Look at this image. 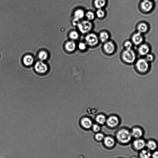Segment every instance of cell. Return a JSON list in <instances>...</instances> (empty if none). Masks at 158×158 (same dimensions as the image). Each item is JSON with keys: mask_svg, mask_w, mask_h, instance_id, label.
I'll return each instance as SVG.
<instances>
[{"mask_svg": "<svg viewBox=\"0 0 158 158\" xmlns=\"http://www.w3.org/2000/svg\"><path fill=\"white\" fill-rule=\"evenodd\" d=\"M86 45L85 43L83 42H81L79 45V49L82 51H84L86 49Z\"/></svg>", "mask_w": 158, "mask_h": 158, "instance_id": "obj_32", "label": "cell"}, {"mask_svg": "<svg viewBox=\"0 0 158 158\" xmlns=\"http://www.w3.org/2000/svg\"><path fill=\"white\" fill-rule=\"evenodd\" d=\"M34 59L33 57L30 55H27L25 56L23 59L24 64L27 66H29L32 65L33 63Z\"/></svg>", "mask_w": 158, "mask_h": 158, "instance_id": "obj_20", "label": "cell"}, {"mask_svg": "<svg viewBox=\"0 0 158 158\" xmlns=\"http://www.w3.org/2000/svg\"><path fill=\"white\" fill-rule=\"evenodd\" d=\"M38 57L40 60H45L47 58L48 55L47 53L45 51H42L39 52Z\"/></svg>", "mask_w": 158, "mask_h": 158, "instance_id": "obj_25", "label": "cell"}, {"mask_svg": "<svg viewBox=\"0 0 158 158\" xmlns=\"http://www.w3.org/2000/svg\"><path fill=\"white\" fill-rule=\"evenodd\" d=\"M145 59L148 62H152L154 59V57L153 55L148 54L146 55Z\"/></svg>", "mask_w": 158, "mask_h": 158, "instance_id": "obj_29", "label": "cell"}, {"mask_svg": "<svg viewBox=\"0 0 158 158\" xmlns=\"http://www.w3.org/2000/svg\"><path fill=\"white\" fill-rule=\"evenodd\" d=\"M104 51L108 54H111L115 51V47L113 42L109 41L107 42L103 46Z\"/></svg>", "mask_w": 158, "mask_h": 158, "instance_id": "obj_9", "label": "cell"}, {"mask_svg": "<svg viewBox=\"0 0 158 158\" xmlns=\"http://www.w3.org/2000/svg\"><path fill=\"white\" fill-rule=\"evenodd\" d=\"M86 16L89 20H93L95 17L94 14L91 11H89L86 14Z\"/></svg>", "mask_w": 158, "mask_h": 158, "instance_id": "obj_31", "label": "cell"}, {"mask_svg": "<svg viewBox=\"0 0 158 158\" xmlns=\"http://www.w3.org/2000/svg\"><path fill=\"white\" fill-rule=\"evenodd\" d=\"M152 154L148 149H142L140 151L139 156L142 158H149L151 157Z\"/></svg>", "mask_w": 158, "mask_h": 158, "instance_id": "obj_18", "label": "cell"}, {"mask_svg": "<svg viewBox=\"0 0 158 158\" xmlns=\"http://www.w3.org/2000/svg\"><path fill=\"white\" fill-rule=\"evenodd\" d=\"M132 39L133 43L137 45L141 44L143 41V38L141 33L139 32L134 34Z\"/></svg>", "mask_w": 158, "mask_h": 158, "instance_id": "obj_12", "label": "cell"}, {"mask_svg": "<svg viewBox=\"0 0 158 158\" xmlns=\"http://www.w3.org/2000/svg\"><path fill=\"white\" fill-rule=\"evenodd\" d=\"M141 8L145 12L151 11L153 7L152 3L149 0H144L141 3Z\"/></svg>", "mask_w": 158, "mask_h": 158, "instance_id": "obj_10", "label": "cell"}, {"mask_svg": "<svg viewBox=\"0 0 158 158\" xmlns=\"http://www.w3.org/2000/svg\"><path fill=\"white\" fill-rule=\"evenodd\" d=\"M65 47L67 51L69 52H72L75 50L76 45L74 41H69L65 44Z\"/></svg>", "mask_w": 158, "mask_h": 158, "instance_id": "obj_16", "label": "cell"}, {"mask_svg": "<svg viewBox=\"0 0 158 158\" xmlns=\"http://www.w3.org/2000/svg\"><path fill=\"white\" fill-rule=\"evenodd\" d=\"M84 11L82 10H77L75 13V20H79L82 18L84 16Z\"/></svg>", "mask_w": 158, "mask_h": 158, "instance_id": "obj_21", "label": "cell"}, {"mask_svg": "<svg viewBox=\"0 0 158 158\" xmlns=\"http://www.w3.org/2000/svg\"><path fill=\"white\" fill-rule=\"evenodd\" d=\"M92 129L94 132H97L100 130V127L97 124H94L92 126Z\"/></svg>", "mask_w": 158, "mask_h": 158, "instance_id": "obj_33", "label": "cell"}, {"mask_svg": "<svg viewBox=\"0 0 158 158\" xmlns=\"http://www.w3.org/2000/svg\"><path fill=\"white\" fill-rule=\"evenodd\" d=\"M119 122L118 118L115 116H111L109 117L107 121V123L108 125L114 128L116 127L119 124Z\"/></svg>", "mask_w": 158, "mask_h": 158, "instance_id": "obj_11", "label": "cell"}, {"mask_svg": "<svg viewBox=\"0 0 158 158\" xmlns=\"http://www.w3.org/2000/svg\"><path fill=\"white\" fill-rule=\"evenodd\" d=\"M82 126L85 128L89 129L92 126V122L90 119L88 118H83L81 121Z\"/></svg>", "mask_w": 158, "mask_h": 158, "instance_id": "obj_15", "label": "cell"}, {"mask_svg": "<svg viewBox=\"0 0 158 158\" xmlns=\"http://www.w3.org/2000/svg\"><path fill=\"white\" fill-rule=\"evenodd\" d=\"M106 3L105 0H95V6L99 9H101L105 6Z\"/></svg>", "mask_w": 158, "mask_h": 158, "instance_id": "obj_22", "label": "cell"}, {"mask_svg": "<svg viewBox=\"0 0 158 158\" xmlns=\"http://www.w3.org/2000/svg\"><path fill=\"white\" fill-rule=\"evenodd\" d=\"M109 34L106 32H103L100 34L99 39L102 42H106L109 39Z\"/></svg>", "mask_w": 158, "mask_h": 158, "instance_id": "obj_23", "label": "cell"}, {"mask_svg": "<svg viewBox=\"0 0 158 158\" xmlns=\"http://www.w3.org/2000/svg\"><path fill=\"white\" fill-rule=\"evenodd\" d=\"M104 141L106 146L109 148L113 147L115 143L113 139L109 137H105Z\"/></svg>", "mask_w": 158, "mask_h": 158, "instance_id": "obj_17", "label": "cell"}, {"mask_svg": "<svg viewBox=\"0 0 158 158\" xmlns=\"http://www.w3.org/2000/svg\"><path fill=\"white\" fill-rule=\"evenodd\" d=\"M79 37V34L75 31L72 32L70 34V37L72 40H76L78 39Z\"/></svg>", "mask_w": 158, "mask_h": 158, "instance_id": "obj_26", "label": "cell"}, {"mask_svg": "<svg viewBox=\"0 0 158 158\" xmlns=\"http://www.w3.org/2000/svg\"><path fill=\"white\" fill-rule=\"evenodd\" d=\"M118 141L122 144L129 143L132 140V136L130 131L126 129H122L119 130L117 134Z\"/></svg>", "mask_w": 158, "mask_h": 158, "instance_id": "obj_1", "label": "cell"}, {"mask_svg": "<svg viewBox=\"0 0 158 158\" xmlns=\"http://www.w3.org/2000/svg\"><path fill=\"white\" fill-rule=\"evenodd\" d=\"M122 59L127 63H133L136 59V54L131 49L125 50L122 53Z\"/></svg>", "mask_w": 158, "mask_h": 158, "instance_id": "obj_2", "label": "cell"}, {"mask_svg": "<svg viewBox=\"0 0 158 158\" xmlns=\"http://www.w3.org/2000/svg\"><path fill=\"white\" fill-rule=\"evenodd\" d=\"M95 137L96 140L98 141H101L103 139L104 136L101 133H98L96 135Z\"/></svg>", "mask_w": 158, "mask_h": 158, "instance_id": "obj_30", "label": "cell"}, {"mask_svg": "<svg viewBox=\"0 0 158 158\" xmlns=\"http://www.w3.org/2000/svg\"><path fill=\"white\" fill-rule=\"evenodd\" d=\"M136 66L137 71L142 73L147 72L149 68V63L145 59H140L137 60Z\"/></svg>", "mask_w": 158, "mask_h": 158, "instance_id": "obj_3", "label": "cell"}, {"mask_svg": "<svg viewBox=\"0 0 158 158\" xmlns=\"http://www.w3.org/2000/svg\"><path fill=\"white\" fill-rule=\"evenodd\" d=\"M96 14H97V16L98 17L101 18L105 16V13L104 11L101 9H99L97 11Z\"/></svg>", "mask_w": 158, "mask_h": 158, "instance_id": "obj_28", "label": "cell"}, {"mask_svg": "<svg viewBox=\"0 0 158 158\" xmlns=\"http://www.w3.org/2000/svg\"><path fill=\"white\" fill-rule=\"evenodd\" d=\"M146 147L150 151H154L157 149V145L156 142L155 141L150 140L146 142Z\"/></svg>", "mask_w": 158, "mask_h": 158, "instance_id": "obj_14", "label": "cell"}, {"mask_svg": "<svg viewBox=\"0 0 158 158\" xmlns=\"http://www.w3.org/2000/svg\"><path fill=\"white\" fill-rule=\"evenodd\" d=\"M151 156L153 158H158V151H155L152 154Z\"/></svg>", "mask_w": 158, "mask_h": 158, "instance_id": "obj_34", "label": "cell"}, {"mask_svg": "<svg viewBox=\"0 0 158 158\" xmlns=\"http://www.w3.org/2000/svg\"><path fill=\"white\" fill-rule=\"evenodd\" d=\"M150 48L148 45L143 44L141 45L138 49V52L141 55H146L149 53Z\"/></svg>", "mask_w": 158, "mask_h": 158, "instance_id": "obj_13", "label": "cell"}, {"mask_svg": "<svg viewBox=\"0 0 158 158\" xmlns=\"http://www.w3.org/2000/svg\"><path fill=\"white\" fill-rule=\"evenodd\" d=\"M133 137L137 139L141 138L143 136V132L139 127H135L131 132Z\"/></svg>", "mask_w": 158, "mask_h": 158, "instance_id": "obj_8", "label": "cell"}, {"mask_svg": "<svg viewBox=\"0 0 158 158\" xmlns=\"http://www.w3.org/2000/svg\"><path fill=\"white\" fill-rule=\"evenodd\" d=\"M35 69L38 73L43 74L47 71L48 69L47 64L41 61H38L35 65Z\"/></svg>", "mask_w": 158, "mask_h": 158, "instance_id": "obj_7", "label": "cell"}, {"mask_svg": "<svg viewBox=\"0 0 158 158\" xmlns=\"http://www.w3.org/2000/svg\"><path fill=\"white\" fill-rule=\"evenodd\" d=\"M77 25L80 31L83 33L90 31L92 28L91 23L88 21H84L79 23Z\"/></svg>", "mask_w": 158, "mask_h": 158, "instance_id": "obj_4", "label": "cell"}, {"mask_svg": "<svg viewBox=\"0 0 158 158\" xmlns=\"http://www.w3.org/2000/svg\"><path fill=\"white\" fill-rule=\"evenodd\" d=\"M148 27L147 25L144 23H141L137 27L138 32L141 33H144L148 31Z\"/></svg>", "mask_w": 158, "mask_h": 158, "instance_id": "obj_19", "label": "cell"}, {"mask_svg": "<svg viewBox=\"0 0 158 158\" xmlns=\"http://www.w3.org/2000/svg\"><path fill=\"white\" fill-rule=\"evenodd\" d=\"M133 44L132 42L129 41H126L124 44L125 47L126 49H131Z\"/></svg>", "mask_w": 158, "mask_h": 158, "instance_id": "obj_27", "label": "cell"}, {"mask_svg": "<svg viewBox=\"0 0 158 158\" xmlns=\"http://www.w3.org/2000/svg\"><path fill=\"white\" fill-rule=\"evenodd\" d=\"M98 38L96 35L94 33L89 34L87 35L85 38L87 44L92 47L97 45L98 43Z\"/></svg>", "mask_w": 158, "mask_h": 158, "instance_id": "obj_5", "label": "cell"}, {"mask_svg": "<svg viewBox=\"0 0 158 158\" xmlns=\"http://www.w3.org/2000/svg\"><path fill=\"white\" fill-rule=\"evenodd\" d=\"M96 121L100 124L103 125L106 121V117L104 115H99L96 118Z\"/></svg>", "mask_w": 158, "mask_h": 158, "instance_id": "obj_24", "label": "cell"}, {"mask_svg": "<svg viewBox=\"0 0 158 158\" xmlns=\"http://www.w3.org/2000/svg\"><path fill=\"white\" fill-rule=\"evenodd\" d=\"M146 142L142 139H137L133 143V148L137 151H141L146 147Z\"/></svg>", "mask_w": 158, "mask_h": 158, "instance_id": "obj_6", "label": "cell"}]
</instances>
